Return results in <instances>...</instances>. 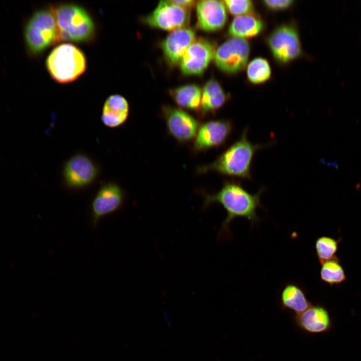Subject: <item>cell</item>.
I'll return each mask as SVG.
<instances>
[{"mask_svg":"<svg viewBox=\"0 0 361 361\" xmlns=\"http://www.w3.org/2000/svg\"><path fill=\"white\" fill-rule=\"evenodd\" d=\"M264 191V188H262L257 193L251 194L240 183L227 180L217 193L205 196L204 207L213 203H219L227 213L218 234V241L232 238L230 225L235 218H246L253 224L259 221L256 211L262 207L260 196Z\"/></svg>","mask_w":361,"mask_h":361,"instance_id":"1","label":"cell"},{"mask_svg":"<svg viewBox=\"0 0 361 361\" xmlns=\"http://www.w3.org/2000/svg\"><path fill=\"white\" fill-rule=\"evenodd\" d=\"M248 128H245L239 138L212 163L200 166L198 172L216 171L220 174L245 179L252 178L251 169L253 158L259 149L273 142L254 144L248 139Z\"/></svg>","mask_w":361,"mask_h":361,"instance_id":"2","label":"cell"},{"mask_svg":"<svg viewBox=\"0 0 361 361\" xmlns=\"http://www.w3.org/2000/svg\"><path fill=\"white\" fill-rule=\"evenodd\" d=\"M50 7L61 41L82 43L93 39L95 35V24L85 9L70 3L57 4Z\"/></svg>","mask_w":361,"mask_h":361,"instance_id":"3","label":"cell"},{"mask_svg":"<svg viewBox=\"0 0 361 361\" xmlns=\"http://www.w3.org/2000/svg\"><path fill=\"white\" fill-rule=\"evenodd\" d=\"M23 37L26 51L37 57L61 41L59 30L51 7L35 11L26 22Z\"/></svg>","mask_w":361,"mask_h":361,"instance_id":"4","label":"cell"},{"mask_svg":"<svg viewBox=\"0 0 361 361\" xmlns=\"http://www.w3.org/2000/svg\"><path fill=\"white\" fill-rule=\"evenodd\" d=\"M47 69L52 78L60 83L77 79L85 71L86 60L83 52L70 44L56 47L46 60Z\"/></svg>","mask_w":361,"mask_h":361,"instance_id":"5","label":"cell"},{"mask_svg":"<svg viewBox=\"0 0 361 361\" xmlns=\"http://www.w3.org/2000/svg\"><path fill=\"white\" fill-rule=\"evenodd\" d=\"M267 44L274 58L283 64L300 56L301 44L297 29L291 25H282L269 35Z\"/></svg>","mask_w":361,"mask_h":361,"instance_id":"6","label":"cell"},{"mask_svg":"<svg viewBox=\"0 0 361 361\" xmlns=\"http://www.w3.org/2000/svg\"><path fill=\"white\" fill-rule=\"evenodd\" d=\"M250 54V45L246 39L232 37L216 50V66L228 74L239 72L246 67Z\"/></svg>","mask_w":361,"mask_h":361,"instance_id":"7","label":"cell"},{"mask_svg":"<svg viewBox=\"0 0 361 361\" xmlns=\"http://www.w3.org/2000/svg\"><path fill=\"white\" fill-rule=\"evenodd\" d=\"M190 17L188 9L175 5L170 1H161L143 20L151 27L173 31L187 27Z\"/></svg>","mask_w":361,"mask_h":361,"instance_id":"8","label":"cell"},{"mask_svg":"<svg viewBox=\"0 0 361 361\" xmlns=\"http://www.w3.org/2000/svg\"><path fill=\"white\" fill-rule=\"evenodd\" d=\"M215 43L204 38L196 39L190 46L179 63L183 74L200 75L214 59L217 50Z\"/></svg>","mask_w":361,"mask_h":361,"instance_id":"9","label":"cell"},{"mask_svg":"<svg viewBox=\"0 0 361 361\" xmlns=\"http://www.w3.org/2000/svg\"><path fill=\"white\" fill-rule=\"evenodd\" d=\"M162 113L169 133L180 142L195 138L200 126L199 122L184 110L164 106Z\"/></svg>","mask_w":361,"mask_h":361,"instance_id":"10","label":"cell"},{"mask_svg":"<svg viewBox=\"0 0 361 361\" xmlns=\"http://www.w3.org/2000/svg\"><path fill=\"white\" fill-rule=\"evenodd\" d=\"M233 129V124L229 120H215L202 124L196 135L193 150L204 151L220 146L225 143Z\"/></svg>","mask_w":361,"mask_h":361,"instance_id":"11","label":"cell"},{"mask_svg":"<svg viewBox=\"0 0 361 361\" xmlns=\"http://www.w3.org/2000/svg\"><path fill=\"white\" fill-rule=\"evenodd\" d=\"M97 169L93 161L81 154L71 157L65 163L63 176L67 184L72 188H81L95 178Z\"/></svg>","mask_w":361,"mask_h":361,"instance_id":"12","label":"cell"},{"mask_svg":"<svg viewBox=\"0 0 361 361\" xmlns=\"http://www.w3.org/2000/svg\"><path fill=\"white\" fill-rule=\"evenodd\" d=\"M123 201V193L117 185L108 183L102 187L92 203L93 225L96 226L102 217L119 209Z\"/></svg>","mask_w":361,"mask_h":361,"instance_id":"13","label":"cell"},{"mask_svg":"<svg viewBox=\"0 0 361 361\" xmlns=\"http://www.w3.org/2000/svg\"><path fill=\"white\" fill-rule=\"evenodd\" d=\"M196 5L197 25L200 29L213 32L225 26L227 15L224 2L204 0L198 2Z\"/></svg>","mask_w":361,"mask_h":361,"instance_id":"14","label":"cell"},{"mask_svg":"<svg viewBox=\"0 0 361 361\" xmlns=\"http://www.w3.org/2000/svg\"><path fill=\"white\" fill-rule=\"evenodd\" d=\"M195 40V32L191 28L185 27L172 31L161 44L168 63L172 66L179 64L187 49Z\"/></svg>","mask_w":361,"mask_h":361,"instance_id":"15","label":"cell"},{"mask_svg":"<svg viewBox=\"0 0 361 361\" xmlns=\"http://www.w3.org/2000/svg\"><path fill=\"white\" fill-rule=\"evenodd\" d=\"M294 321L301 329L310 333H319L327 331L331 321L327 310L319 305H311L299 314H295Z\"/></svg>","mask_w":361,"mask_h":361,"instance_id":"16","label":"cell"},{"mask_svg":"<svg viewBox=\"0 0 361 361\" xmlns=\"http://www.w3.org/2000/svg\"><path fill=\"white\" fill-rule=\"evenodd\" d=\"M128 113L129 105L126 99L119 94L112 95L104 103L101 120L107 127L115 128L126 121Z\"/></svg>","mask_w":361,"mask_h":361,"instance_id":"17","label":"cell"},{"mask_svg":"<svg viewBox=\"0 0 361 361\" xmlns=\"http://www.w3.org/2000/svg\"><path fill=\"white\" fill-rule=\"evenodd\" d=\"M227 100L228 95L219 83L213 79L209 80L202 90L200 109L202 114L215 112Z\"/></svg>","mask_w":361,"mask_h":361,"instance_id":"18","label":"cell"},{"mask_svg":"<svg viewBox=\"0 0 361 361\" xmlns=\"http://www.w3.org/2000/svg\"><path fill=\"white\" fill-rule=\"evenodd\" d=\"M264 24L259 18L250 14L234 18L228 32L232 37L246 39L258 35L263 30Z\"/></svg>","mask_w":361,"mask_h":361,"instance_id":"19","label":"cell"},{"mask_svg":"<svg viewBox=\"0 0 361 361\" xmlns=\"http://www.w3.org/2000/svg\"><path fill=\"white\" fill-rule=\"evenodd\" d=\"M202 90L195 84H187L172 89L169 94L182 108L199 112L201 109Z\"/></svg>","mask_w":361,"mask_h":361,"instance_id":"20","label":"cell"},{"mask_svg":"<svg viewBox=\"0 0 361 361\" xmlns=\"http://www.w3.org/2000/svg\"><path fill=\"white\" fill-rule=\"evenodd\" d=\"M280 300L283 308L290 310L295 314L301 313L312 305L303 289L293 283L288 284L283 288Z\"/></svg>","mask_w":361,"mask_h":361,"instance_id":"21","label":"cell"},{"mask_svg":"<svg viewBox=\"0 0 361 361\" xmlns=\"http://www.w3.org/2000/svg\"><path fill=\"white\" fill-rule=\"evenodd\" d=\"M247 77L252 83H263L271 77V69L268 61L262 57H256L251 60L247 65Z\"/></svg>","mask_w":361,"mask_h":361,"instance_id":"22","label":"cell"},{"mask_svg":"<svg viewBox=\"0 0 361 361\" xmlns=\"http://www.w3.org/2000/svg\"><path fill=\"white\" fill-rule=\"evenodd\" d=\"M321 265L320 277L322 281L332 286L340 284L345 280L344 269L336 256Z\"/></svg>","mask_w":361,"mask_h":361,"instance_id":"23","label":"cell"},{"mask_svg":"<svg viewBox=\"0 0 361 361\" xmlns=\"http://www.w3.org/2000/svg\"><path fill=\"white\" fill-rule=\"evenodd\" d=\"M338 243L337 240L327 236L320 237L316 240L314 248L320 264L336 257Z\"/></svg>","mask_w":361,"mask_h":361,"instance_id":"24","label":"cell"},{"mask_svg":"<svg viewBox=\"0 0 361 361\" xmlns=\"http://www.w3.org/2000/svg\"><path fill=\"white\" fill-rule=\"evenodd\" d=\"M224 3L228 11L237 16L249 14L253 9V3L250 0H226Z\"/></svg>","mask_w":361,"mask_h":361,"instance_id":"25","label":"cell"},{"mask_svg":"<svg viewBox=\"0 0 361 361\" xmlns=\"http://www.w3.org/2000/svg\"><path fill=\"white\" fill-rule=\"evenodd\" d=\"M292 0H266L263 3L266 7L273 11H281L289 8L293 4Z\"/></svg>","mask_w":361,"mask_h":361,"instance_id":"26","label":"cell"},{"mask_svg":"<svg viewBox=\"0 0 361 361\" xmlns=\"http://www.w3.org/2000/svg\"><path fill=\"white\" fill-rule=\"evenodd\" d=\"M170 1L175 5L187 9L193 7L196 3L193 0H171Z\"/></svg>","mask_w":361,"mask_h":361,"instance_id":"27","label":"cell"}]
</instances>
